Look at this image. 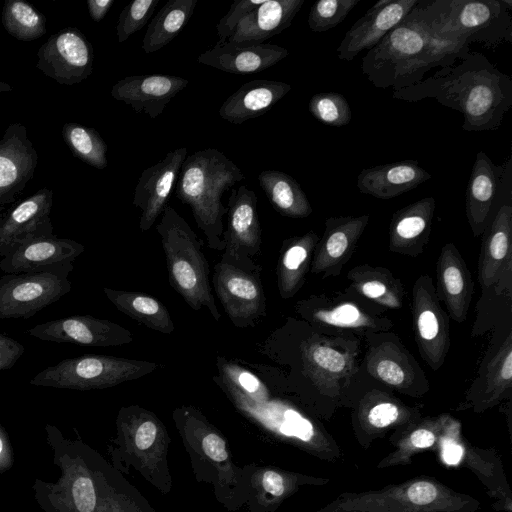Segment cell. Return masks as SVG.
Instances as JSON below:
<instances>
[{"mask_svg": "<svg viewBox=\"0 0 512 512\" xmlns=\"http://www.w3.org/2000/svg\"><path fill=\"white\" fill-rule=\"evenodd\" d=\"M394 99H434L462 113L467 132L499 129L512 106V79L480 52H468L450 66L412 86L393 91Z\"/></svg>", "mask_w": 512, "mask_h": 512, "instance_id": "cell-1", "label": "cell"}, {"mask_svg": "<svg viewBox=\"0 0 512 512\" xmlns=\"http://www.w3.org/2000/svg\"><path fill=\"white\" fill-rule=\"evenodd\" d=\"M469 52V45L436 35L422 0L362 58L361 71L376 88L400 90L424 79L435 67L450 66Z\"/></svg>", "mask_w": 512, "mask_h": 512, "instance_id": "cell-2", "label": "cell"}, {"mask_svg": "<svg viewBox=\"0 0 512 512\" xmlns=\"http://www.w3.org/2000/svg\"><path fill=\"white\" fill-rule=\"evenodd\" d=\"M175 195L191 208L198 228L209 248L223 251V217L228 208L222 203L223 193L245 179L241 169L215 148L199 150L184 160Z\"/></svg>", "mask_w": 512, "mask_h": 512, "instance_id": "cell-3", "label": "cell"}, {"mask_svg": "<svg viewBox=\"0 0 512 512\" xmlns=\"http://www.w3.org/2000/svg\"><path fill=\"white\" fill-rule=\"evenodd\" d=\"M156 231L161 238L170 286L195 311L206 308L215 321L220 312L209 282V264L202 242L186 220L171 206L162 212Z\"/></svg>", "mask_w": 512, "mask_h": 512, "instance_id": "cell-4", "label": "cell"}, {"mask_svg": "<svg viewBox=\"0 0 512 512\" xmlns=\"http://www.w3.org/2000/svg\"><path fill=\"white\" fill-rule=\"evenodd\" d=\"M432 31L441 38L496 49L512 43L511 0L422 1Z\"/></svg>", "mask_w": 512, "mask_h": 512, "instance_id": "cell-5", "label": "cell"}, {"mask_svg": "<svg viewBox=\"0 0 512 512\" xmlns=\"http://www.w3.org/2000/svg\"><path fill=\"white\" fill-rule=\"evenodd\" d=\"M157 366L154 362L143 360L84 354L65 358L45 368L30 383L73 390L105 389L148 375Z\"/></svg>", "mask_w": 512, "mask_h": 512, "instance_id": "cell-6", "label": "cell"}, {"mask_svg": "<svg viewBox=\"0 0 512 512\" xmlns=\"http://www.w3.org/2000/svg\"><path fill=\"white\" fill-rule=\"evenodd\" d=\"M295 308L302 318L324 330L367 335L388 332L394 325L381 307L350 289L336 296H310Z\"/></svg>", "mask_w": 512, "mask_h": 512, "instance_id": "cell-7", "label": "cell"}, {"mask_svg": "<svg viewBox=\"0 0 512 512\" xmlns=\"http://www.w3.org/2000/svg\"><path fill=\"white\" fill-rule=\"evenodd\" d=\"M73 263L0 278V319H28L70 292Z\"/></svg>", "mask_w": 512, "mask_h": 512, "instance_id": "cell-8", "label": "cell"}, {"mask_svg": "<svg viewBox=\"0 0 512 512\" xmlns=\"http://www.w3.org/2000/svg\"><path fill=\"white\" fill-rule=\"evenodd\" d=\"M261 267H245L224 259L214 267L213 287L224 311L239 328L255 326L266 315Z\"/></svg>", "mask_w": 512, "mask_h": 512, "instance_id": "cell-9", "label": "cell"}, {"mask_svg": "<svg viewBox=\"0 0 512 512\" xmlns=\"http://www.w3.org/2000/svg\"><path fill=\"white\" fill-rule=\"evenodd\" d=\"M415 342L421 358L437 371L450 348L449 316L440 305L429 275L417 278L412 288L411 304Z\"/></svg>", "mask_w": 512, "mask_h": 512, "instance_id": "cell-10", "label": "cell"}, {"mask_svg": "<svg viewBox=\"0 0 512 512\" xmlns=\"http://www.w3.org/2000/svg\"><path fill=\"white\" fill-rule=\"evenodd\" d=\"M366 338L365 365L372 378L406 393L428 388L423 370L394 334L369 333Z\"/></svg>", "mask_w": 512, "mask_h": 512, "instance_id": "cell-11", "label": "cell"}, {"mask_svg": "<svg viewBox=\"0 0 512 512\" xmlns=\"http://www.w3.org/2000/svg\"><path fill=\"white\" fill-rule=\"evenodd\" d=\"M37 56V68L62 85L78 84L93 71V47L77 28L68 27L51 35Z\"/></svg>", "mask_w": 512, "mask_h": 512, "instance_id": "cell-12", "label": "cell"}, {"mask_svg": "<svg viewBox=\"0 0 512 512\" xmlns=\"http://www.w3.org/2000/svg\"><path fill=\"white\" fill-rule=\"evenodd\" d=\"M228 223L223 232L225 248L221 259L255 267L252 257L259 254L262 232L257 213V196L246 185L232 189L228 199Z\"/></svg>", "mask_w": 512, "mask_h": 512, "instance_id": "cell-13", "label": "cell"}, {"mask_svg": "<svg viewBox=\"0 0 512 512\" xmlns=\"http://www.w3.org/2000/svg\"><path fill=\"white\" fill-rule=\"evenodd\" d=\"M478 280L483 290L512 292V206L503 204L482 234Z\"/></svg>", "mask_w": 512, "mask_h": 512, "instance_id": "cell-14", "label": "cell"}, {"mask_svg": "<svg viewBox=\"0 0 512 512\" xmlns=\"http://www.w3.org/2000/svg\"><path fill=\"white\" fill-rule=\"evenodd\" d=\"M27 334L43 341L93 347L131 343L133 334L123 326L91 315H72L37 324Z\"/></svg>", "mask_w": 512, "mask_h": 512, "instance_id": "cell-15", "label": "cell"}, {"mask_svg": "<svg viewBox=\"0 0 512 512\" xmlns=\"http://www.w3.org/2000/svg\"><path fill=\"white\" fill-rule=\"evenodd\" d=\"M419 1H378L346 32L336 49L338 59L352 61L363 50L372 49L408 16Z\"/></svg>", "mask_w": 512, "mask_h": 512, "instance_id": "cell-16", "label": "cell"}, {"mask_svg": "<svg viewBox=\"0 0 512 512\" xmlns=\"http://www.w3.org/2000/svg\"><path fill=\"white\" fill-rule=\"evenodd\" d=\"M187 157V148L170 151L156 164L141 173L135 187L132 204L141 211L139 228L148 231L162 214L176 184L182 164Z\"/></svg>", "mask_w": 512, "mask_h": 512, "instance_id": "cell-17", "label": "cell"}, {"mask_svg": "<svg viewBox=\"0 0 512 512\" xmlns=\"http://www.w3.org/2000/svg\"><path fill=\"white\" fill-rule=\"evenodd\" d=\"M38 154L21 123L10 124L0 139V209L13 203L33 178Z\"/></svg>", "mask_w": 512, "mask_h": 512, "instance_id": "cell-18", "label": "cell"}, {"mask_svg": "<svg viewBox=\"0 0 512 512\" xmlns=\"http://www.w3.org/2000/svg\"><path fill=\"white\" fill-rule=\"evenodd\" d=\"M369 219V214L327 218L323 236L314 249L310 271L323 278L338 276L352 257Z\"/></svg>", "mask_w": 512, "mask_h": 512, "instance_id": "cell-19", "label": "cell"}, {"mask_svg": "<svg viewBox=\"0 0 512 512\" xmlns=\"http://www.w3.org/2000/svg\"><path fill=\"white\" fill-rule=\"evenodd\" d=\"M84 252V246L54 234L29 238L14 246L0 260L5 273L45 270L64 263H73Z\"/></svg>", "mask_w": 512, "mask_h": 512, "instance_id": "cell-20", "label": "cell"}, {"mask_svg": "<svg viewBox=\"0 0 512 512\" xmlns=\"http://www.w3.org/2000/svg\"><path fill=\"white\" fill-rule=\"evenodd\" d=\"M188 82L183 77L166 74L127 76L113 85L111 96L129 105L136 113L155 119Z\"/></svg>", "mask_w": 512, "mask_h": 512, "instance_id": "cell-21", "label": "cell"}, {"mask_svg": "<svg viewBox=\"0 0 512 512\" xmlns=\"http://www.w3.org/2000/svg\"><path fill=\"white\" fill-rule=\"evenodd\" d=\"M52 203V190L42 188L0 218L1 257L29 238L53 234Z\"/></svg>", "mask_w": 512, "mask_h": 512, "instance_id": "cell-22", "label": "cell"}, {"mask_svg": "<svg viewBox=\"0 0 512 512\" xmlns=\"http://www.w3.org/2000/svg\"><path fill=\"white\" fill-rule=\"evenodd\" d=\"M510 166L495 165L483 151H478L465 193V211L475 237L482 236L489 225L493 207L503 184L505 171Z\"/></svg>", "mask_w": 512, "mask_h": 512, "instance_id": "cell-23", "label": "cell"}, {"mask_svg": "<svg viewBox=\"0 0 512 512\" xmlns=\"http://www.w3.org/2000/svg\"><path fill=\"white\" fill-rule=\"evenodd\" d=\"M436 295L447 310L448 316L457 323L466 320L473 296V280L465 260L457 247L446 243L436 265Z\"/></svg>", "mask_w": 512, "mask_h": 512, "instance_id": "cell-24", "label": "cell"}, {"mask_svg": "<svg viewBox=\"0 0 512 512\" xmlns=\"http://www.w3.org/2000/svg\"><path fill=\"white\" fill-rule=\"evenodd\" d=\"M304 373L319 388L349 384L356 372L355 356L325 338L307 340L301 348Z\"/></svg>", "mask_w": 512, "mask_h": 512, "instance_id": "cell-25", "label": "cell"}, {"mask_svg": "<svg viewBox=\"0 0 512 512\" xmlns=\"http://www.w3.org/2000/svg\"><path fill=\"white\" fill-rule=\"evenodd\" d=\"M436 202L433 197L417 200L392 215L389 225V250L416 257L429 241Z\"/></svg>", "mask_w": 512, "mask_h": 512, "instance_id": "cell-26", "label": "cell"}, {"mask_svg": "<svg viewBox=\"0 0 512 512\" xmlns=\"http://www.w3.org/2000/svg\"><path fill=\"white\" fill-rule=\"evenodd\" d=\"M286 48L262 43L233 45L215 44L199 55L197 62L232 74H253L274 66L288 56Z\"/></svg>", "mask_w": 512, "mask_h": 512, "instance_id": "cell-27", "label": "cell"}, {"mask_svg": "<svg viewBox=\"0 0 512 512\" xmlns=\"http://www.w3.org/2000/svg\"><path fill=\"white\" fill-rule=\"evenodd\" d=\"M305 0H265L237 25L227 43L256 45L280 34L291 24Z\"/></svg>", "mask_w": 512, "mask_h": 512, "instance_id": "cell-28", "label": "cell"}, {"mask_svg": "<svg viewBox=\"0 0 512 512\" xmlns=\"http://www.w3.org/2000/svg\"><path fill=\"white\" fill-rule=\"evenodd\" d=\"M417 160H402L363 168L357 176V188L363 194L389 200L431 179Z\"/></svg>", "mask_w": 512, "mask_h": 512, "instance_id": "cell-29", "label": "cell"}, {"mask_svg": "<svg viewBox=\"0 0 512 512\" xmlns=\"http://www.w3.org/2000/svg\"><path fill=\"white\" fill-rule=\"evenodd\" d=\"M291 88L290 84L278 80L249 81L223 102L219 115L230 123L242 124L268 112Z\"/></svg>", "mask_w": 512, "mask_h": 512, "instance_id": "cell-30", "label": "cell"}, {"mask_svg": "<svg viewBox=\"0 0 512 512\" xmlns=\"http://www.w3.org/2000/svg\"><path fill=\"white\" fill-rule=\"evenodd\" d=\"M58 482L50 486L48 498L57 512H96L97 494L84 463L68 456L60 460Z\"/></svg>", "mask_w": 512, "mask_h": 512, "instance_id": "cell-31", "label": "cell"}, {"mask_svg": "<svg viewBox=\"0 0 512 512\" xmlns=\"http://www.w3.org/2000/svg\"><path fill=\"white\" fill-rule=\"evenodd\" d=\"M319 239L311 230L283 242L276 268L278 290L282 299L293 297L303 286Z\"/></svg>", "mask_w": 512, "mask_h": 512, "instance_id": "cell-32", "label": "cell"}, {"mask_svg": "<svg viewBox=\"0 0 512 512\" xmlns=\"http://www.w3.org/2000/svg\"><path fill=\"white\" fill-rule=\"evenodd\" d=\"M349 289L381 308L400 309L404 286L387 268L362 264L347 272Z\"/></svg>", "mask_w": 512, "mask_h": 512, "instance_id": "cell-33", "label": "cell"}, {"mask_svg": "<svg viewBox=\"0 0 512 512\" xmlns=\"http://www.w3.org/2000/svg\"><path fill=\"white\" fill-rule=\"evenodd\" d=\"M108 300L117 310L136 320L140 324L164 333L174 332V322L166 306L157 298L142 292L103 288Z\"/></svg>", "mask_w": 512, "mask_h": 512, "instance_id": "cell-34", "label": "cell"}, {"mask_svg": "<svg viewBox=\"0 0 512 512\" xmlns=\"http://www.w3.org/2000/svg\"><path fill=\"white\" fill-rule=\"evenodd\" d=\"M258 181L273 208L290 218H306L313 209L299 183L289 174L264 170Z\"/></svg>", "mask_w": 512, "mask_h": 512, "instance_id": "cell-35", "label": "cell"}, {"mask_svg": "<svg viewBox=\"0 0 512 512\" xmlns=\"http://www.w3.org/2000/svg\"><path fill=\"white\" fill-rule=\"evenodd\" d=\"M197 0H170L153 17L142 41L145 53H153L170 43L186 26Z\"/></svg>", "mask_w": 512, "mask_h": 512, "instance_id": "cell-36", "label": "cell"}, {"mask_svg": "<svg viewBox=\"0 0 512 512\" xmlns=\"http://www.w3.org/2000/svg\"><path fill=\"white\" fill-rule=\"evenodd\" d=\"M1 20L8 34L21 41L38 39L47 31L44 15L23 0L5 1Z\"/></svg>", "mask_w": 512, "mask_h": 512, "instance_id": "cell-37", "label": "cell"}, {"mask_svg": "<svg viewBox=\"0 0 512 512\" xmlns=\"http://www.w3.org/2000/svg\"><path fill=\"white\" fill-rule=\"evenodd\" d=\"M62 136L71 152L81 161L101 170L107 167L108 146L95 129L66 123L62 127Z\"/></svg>", "mask_w": 512, "mask_h": 512, "instance_id": "cell-38", "label": "cell"}, {"mask_svg": "<svg viewBox=\"0 0 512 512\" xmlns=\"http://www.w3.org/2000/svg\"><path fill=\"white\" fill-rule=\"evenodd\" d=\"M479 384L489 397H498L512 386V334L509 332L495 354L479 372Z\"/></svg>", "mask_w": 512, "mask_h": 512, "instance_id": "cell-39", "label": "cell"}, {"mask_svg": "<svg viewBox=\"0 0 512 512\" xmlns=\"http://www.w3.org/2000/svg\"><path fill=\"white\" fill-rule=\"evenodd\" d=\"M308 109L314 118L329 126L342 127L352 120L350 105L340 93H317L310 98Z\"/></svg>", "mask_w": 512, "mask_h": 512, "instance_id": "cell-40", "label": "cell"}, {"mask_svg": "<svg viewBox=\"0 0 512 512\" xmlns=\"http://www.w3.org/2000/svg\"><path fill=\"white\" fill-rule=\"evenodd\" d=\"M218 368L222 383L236 392V395L255 401H263L267 398L266 387L253 373L220 357H218Z\"/></svg>", "mask_w": 512, "mask_h": 512, "instance_id": "cell-41", "label": "cell"}, {"mask_svg": "<svg viewBox=\"0 0 512 512\" xmlns=\"http://www.w3.org/2000/svg\"><path fill=\"white\" fill-rule=\"evenodd\" d=\"M360 0H319L308 14V26L313 32H325L339 25Z\"/></svg>", "mask_w": 512, "mask_h": 512, "instance_id": "cell-42", "label": "cell"}, {"mask_svg": "<svg viewBox=\"0 0 512 512\" xmlns=\"http://www.w3.org/2000/svg\"><path fill=\"white\" fill-rule=\"evenodd\" d=\"M159 0H134L121 11L116 36L119 43L125 42L131 35L141 30L153 15Z\"/></svg>", "mask_w": 512, "mask_h": 512, "instance_id": "cell-43", "label": "cell"}, {"mask_svg": "<svg viewBox=\"0 0 512 512\" xmlns=\"http://www.w3.org/2000/svg\"><path fill=\"white\" fill-rule=\"evenodd\" d=\"M265 0H237L234 1L228 12L216 25L218 41L216 44H222L233 34L240 21L261 5Z\"/></svg>", "mask_w": 512, "mask_h": 512, "instance_id": "cell-44", "label": "cell"}, {"mask_svg": "<svg viewBox=\"0 0 512 512\" xmlns=\"http://www.w3.org/2000/svg\"><path fill=\"white\" fill-rule=\"evenodd\" d=\"M400 417V407L391 400H382L370 407L367 420L376 428L393 424Z\"/></svg>", "mask_w": 512, "mask_h": 512, "instance_id": "cell-45", "label": "cell"}, {"mask_svg": "<svg viewBox=\"0 0 512 512\" xmlns=\"http://www.w3.org/2000/svg\"><path fill=\"white\" fill-rule=\"evenodd\" d=\"M24 351L21 343L0 332V371L12 368Z\"/></svg>", "mask_w": 512, "mask_h": 512, "instance_id": "cell-46", "label": "cell"}, {"mask_svg": "<svg viewBox=\"0 0 512 512\" xmlns=\"http://www.w3.org/2000/svg\"><path fill=\"white\" fill-rule=\"evenodd\" d=\"M287 422L282 426V432L289 436H297L304 441H308L313 436V426L302 418L298 413L289 410L286 413Z\"/></svg>", "mask_w": 512, "mask_h": 512, "instance_id": "cell-47", "label": "cell"}, {"mask_svg": "<svg viewBox=\"0 0 512 512\" xmlns=\"http://www.w3.org/2000/svg\"><path fill=\"white\" fill-rule=\"evenodd\" d=\"M202 447L205 454L215 462H223L228 458L225 441L213 431L203 436Z\"/></svg>", "mask_w": 512, "mask_h": 512, "instance_id": "cell-48", "label": "cell"}, {"mask_svg": "<svg viewBox=\"0 0 512 512\" xmlns=\"http://www.w3.org/2000/svg\"><path fill=\"white\" fill-rule=\"evenodd\" d=\"M409 500L417 505L431 503L437 496V490L433 484L426 481L413 483L407 490Z\"/></svg>", "mask_w": 512, "mask_h": 512, "instance_id": "cell-49", "label": "cell"}, {"mask_svg": "<svg viewBox=\"0 0 512 512\" xmlns=\"http://www.w3.org/2000/svg\"><path fill=\"white\" fill-rule=\"evenodd\" d=\"M263 489L273 496H281L284 492V481L282 476L275 471H266L262 476Z\"/></svg>", "mask_w": 512, "mask_h": 512, "instance_id": "cell-50", "label": "cell"}, {"mask_svg": "<svg viewBox=\"0 0 512 512\" xmlns=\"http://www.w3.org/2000/svg\"><path fill=\"white\" fill-rule=\"evenodd\" d=\"M13 464V453L9 437L0 424V473L4 472Z\"/></svg>", "mask_w": 512, "mask_h": 512, "instance_id": "cell-51", "label": "cell"}, {"mask_svg": "<svg viewBox=\"0 0 512 512\" xmlns=\"http://www.w3.org/2000/svg\"><path fill=\"white\" fill-rule=\"evenodd\" d=\"M113 4L114 0H87L90 17L95 22H100Z\"/></svg>", "mask_w": 512, "mask_h": 512, "instance_id": "cell-52", "label": "cell"}, {"mask_svg": "<svg viewBox=\"0 0 512 512\" xmlns=\"http://www.w3.org/2000/svg\"><path fill=\"white\" fill-rule=\"evenodd\" d=\"M410 441L415 447L426 448L434 443L435 436L432 431L420 428L411 434Z\"/></svg>", "mask_w": 512, "mask_h": 512, "instance_id": "cell-53", "label": "cell"}, {"mask_svg": "<svg viewBox=\"0 0 512 512\" xmlns=\"http://www.w3.org/2000/svg\"><path fill=\"white\" fill-rule=\"evenodd\" d=\"M463 454L461 446L453 442H445L443 447V459L449 465H456Z\"/></svg>", "mask_w": 512, "mask_h": 512, "instance_id": "cell-54", "label": "cell"}, {"mask_svg": "<svg viewBox=\"0 0 512 512\" xmlns=\"http://www.w3.org/2000/svg\"><path fill=\"white\" fill-rule=\"evenodd\" d=\"M11 90H12V87L9 84L0 81V97L3 92H8Z\"/></svg>", "mask_w": 512, "mask_h": 512, "instance_id": "cell-55", "label": "cell"}]
</instances>
